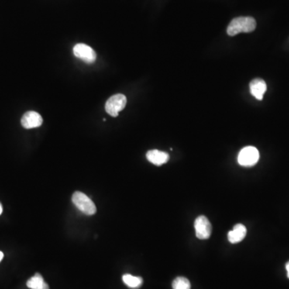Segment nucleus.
<instances>
[{"instance_id": "8", "label": "nucleus", "mask_w": 289, "mask_h": 289, "mask_svg": "<svg viewBox=\"0 0 289 289\" xmlns=\"http://www.w3.org/2000/svg\"><path fill=\"white\" fill-rule=\"evenodd\" d=\"M146 159L149 163H153V165L162 166V165L168 162L170 157H169L168 153H166V152L160 151L158 149H153V150H149L147 152Z\"/></svg>"}, {"instance_id": "1", "label": "nucleus", "mask_w": 289, "mask_h": 289, "mask_svg": "<svg viewBox=\"0 0 289 289\" xmlns=\"http://www.w3.org/2000/svg\"><path fill=\"white\" fill-rule=\"evenodd\" d=\"M256 28V22L252 17H238L232 19L228 27V34L234 36L239 33H249Z\"/></svg>"}, {"instance_id": "3", "label": "nucleus", "mask_w": 289, "mask_h": 289, "mask_svg": "<svg viewBox=\"0 0 289 289\" xmlns=\"http://www.w3.org/2000/svg\"><path fill=\"white\" fill-rule=\"evenodd\" d=\"M127 104L126 97L123 94H116L108 98L105 104V111L114 118L118 117L119 112L123 110Z\"/></svg>"}, {"instance_id": "6", "label": "nucleus", "mask_w": 289, "mask_h": 289, "mask_svg": "<svg viewBox=\"0 0 289 289\" xmlns=\"http://www.w3.org/2000/svg\"><path fill=\"white\" fill-rule=\"evenodd\" d=\"M73 53L76 57L88 63H94L97 59L95 51L84 43H77V45H75V47L73 48Z\"/></svg>"}, {"instance_id": "10", "label": "nucleus", "mask_w": 289, "mask_h": 289, "mask_svg": "<svg viewBox=\"0 0 289 289\" xmlns=\"http://www.w3.org/2000/svg\"><path fill=\"white\" fill-rule=\"evenodd\" d=\"M246 234V227L242 224H236L233 230L229 231L228 235V240L231 243H237L244 239Z\"/></svg>"}, {"instance_id": "12", "label": "nucleus", "mask_w": 289, "mask_h": 289, "mask_svg": "<svg viewBox=\"0 0 289 289\" xmlns=\"http://www.w3.org/2000/svg\"><path fill=\"white\" fill-rule=\"evenodd\" d=\"M124 283L130 288H138L142 285V279L138 276H134L130 274H125L122 276Z\"/></svg>"}, {"instance_id": "2", "label": "nucleus", "mask_w": 289, "mask_h": 289, "mask_svg": "<svg viewBox=\"0 0 289 289\" xmlns=\"http://www.w3.org/2000/svg\"><path fill=\"white\" fill-rule=\"evenodd\" d=\"M73 203L83 214L86 215H93L97 212V207L94 202L84 193L77 191L73 194Z\"/></svg>"}, {"instance_id": "11", "label": "nucleus", "mask_w": 289, "mask_h": 289, "mask_svg": "<svg viewBox=\"0 0 289 289\" xmlns=\"http://www.w3.org/2000/svg\"><path fill=\"white\" fill-rule=\"evenodd\" d=\"M27 286L30 289H49V284L45 283L43 276L39 273L31 277L27 282Z\"/></svg>"}, {"instance_id": "15", "label": "nucleus", "mask_w": 289, "mask_h": 289, "mask_svg": "<svg viewBox=\"0 0 289 289\" xmlns=\"http://www.w3.org/2000/svg\"><path fill=\"white\" fill-rule=\"evenodd\" d=\"M3 258H4V253L2 252H0V262L2 260Z\"/></svg>"}, {"instance_id": "4", "label": "nucleus", "mask_w": 289, "mask_h": 289, "mask_svg": "<svg viewBox=\"0 0 289 289\" xmlns=\"http://www.w3.org/2000/svg\"><path fill=\"white\" fill-rule=\"evenodd\" d=\"M259 159V150L254 146H247L239 152L238 163L242 166H253Z\"/></svg>"}, {"instance_id": "13", "label": "nucleus", "mask_w": 289, "mask_h": 289, "mask_svg": "<svg viewBox=\"0 0 289 289\" xmlns=\"http://www.w3.org/2000/svg\"><path fill=\"white\" fill-rule=\"evenodd\" d=\"M173 289H190V283L185 277H177L172 284Z\"/></svg>"}, {"instance_id": "16", "label": "nucleus", "mask_w": 289, "mask_h": 289, "mask_svg": "<svg viewBox=\"0 0 289 289\" xmlns=\"http://www.w3.org/2000/svg\"><path fill=\"white\" fill-rule=\"evenodd\" d=\"M2 212H3V207L2 205H1V204H0V215L2 214Z\"/></svg>"}, {"instance_id": "9", "label": "nucleus", "mask_w": 289, "mask_h": 289, "mask_svg": "<svg viewBox=\"0 0 289 289\" xmlns=\"http://www.w3.org/2000/svg\"><path fill=\"white\" fill-rule=\"evenodd\" d=\"M267 91V84L262 79H255L250 83V92L256 99L261 101Z\"/></svg>"}, {"instance_id": "14", "label": "nucleus", "mask_w": 289, "mask_h": 289, "mask_svg": "<svg viewBox=\"0 0 289 289\" xmlns=\"http://www.w3.org/2000/svg\"><path fill=\"white\" fill-rule=\"evenodd\" d=\"M286 270H287V278L289 279V261L286 263Z\"/></svg>"}, {"instance_id": "5", "label": "nucleus", "mask_w": 289, "mask_h": 289, "mask_svg": "<svg viewBox=\"0 0 289 289\" xmlns=\"http://www.w3.org/2000/svg\"><path fill=\"white\" fill-rule=\"evenodd\" d=\"M196 236L199 239H209L212 231V227L208 218L204 215L198 217L194 222Z\"/></svg>"}, {"instance_id": "7", "label": "nucleus", "mask_w": 289, "mask_h": 289, "mask_svg": "<svg viewBox=\"0 0 289 289\" xmlns=\"http://www.w3.org/2000/svg\"><path fill=\"white\" fill-rule=\"evenodd\" d=\"M43 124V118L38 113L34 111H28L24 114L21 119V125L25 129H33L37 128Z\"/></svg>"}]
</instances>
